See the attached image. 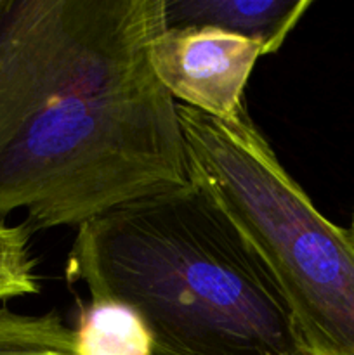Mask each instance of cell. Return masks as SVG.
Returning a JSON list of instances; mask_svg holds the SVG:
<instances>
[{"label": "cell", "mask_w": 354, "mask_h": 355, "mask_svg": "<svg viewBox=\"0 0 354 355\" xmlns=\"http://www.w3.org/2000/svg\"><path fill=\"white\" fill-rule=\"evenodd\" d=\"M163 30L165 0H0V217L78 229L189 182Z\"/></svg>", "instance_id": "1"}, {"label": "cell", "mask_w": 354, "mask_h": 355, "mask_svg": "<svg viewBox=\"0 0 354 355\" xmlns=\"http://www.w3.org/2000/svg\"><path fill=\"white\" fill-rule=\"evenodd\" d=\"M66 277L137 312L155 355H311L262 260L191 180L76 229Z\"/></svg>", "instance_id": "2"}, {"label": "cell", "mask_w": 354, "mask_h": 355, "mask_svg": "<svg viewBox=\"0 0 354 355\" xmlns=\"http://www.w3.org/2000/svg\"><path fill=\"white\" fill-rule=\"evenodd\" d=\"M189 180L259 255L311 355H354V236L281 165L246 110L233 120L177 103Z\"/></svg>", "instance_id": "3"}, {"label": "cell", "mask_w": 354, "mask_h": 355, "mask_svg": "<svg viewBox=\"0 0 354 355\" xmlns=\"http://www.w3.org/2000/svg\"><path fill=\"white\" fill-rule=\"evenodd\" d=\"M262 49L214 26L165 28L149 44V66L167 92L187 107L233 120Z\"/></svg>", "instance_id": "4"}, {"label": "cell", "mask_w": 354, "mask_h": 355, "mask_svg": "<svg viewBox=\"0 0 354 355\" xmlns=\"http://www.w3.org/2000/svg\"><path fill=\"white\" fill-rule=\"evenodd\" d=\"M311 0H165V28L214 26L276 54Z\"/></svg>", "instance_id": "5"}, {"label": "cell", "mask_w": 354, "mask_h": 355, "mask_svg": "<svg viewBox=\"0 0 354 355\" xmlns=\"http://www.w3.org/2000/svg\"><path fill=\"white\" fill-rule=\"evenodd\" d=\"M75 355H155V343L139 314L106 298L78 302Z\"/></svg>", "instance_id": "6"}, {"label": "cell", "mask_w": 354, "mask_h": 355, "mask_svg": "<svg viewBox=\"0 0 354 355\" xmlns=\"http://www.w3.org/2000/svg\"><path fill=\"white\" fill-rule=\"evenodd\" d=\"M0 355H75L73 329L56 311L31 315L0 307Z\"/></svg>", "instance_id": "7"}, {"label": "cell", "mask_w": 354, "mask_h": 355, "mask_svg": "<svg viewBox=\"0 0 354 355\" xmlns=\"http://www.w3.org/2000/svg\"><path fill=\"white\" fill-rule=\"evenodd\" d=\"M31 231L24 224H0V302L40 291L30 253Z\"/></svg>", "instance_id": "8"}, {"label": "cell", "mask_w": 354, "mask_h": 355, "mask_svg": "<svg viewBox=\"0 0 354 355\" xmlns=\"http://www.w3.org/2000/svg\"><path fill=\"white\" fill-rule=\"evenodd\" d=\"M349 231H351V234L354 236V211H353V220H351V229H349Z\"/></svg>", "instance_id": "9"}]
</instances>
